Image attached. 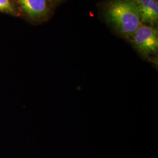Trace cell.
Masks as SVG:
<instances>
[{
    "label": "cell",
    "mask_w": 158,
    "mask_h": 158,
    "mask_svg": "<svg viewBox=\"0 0 158 158\" xmlns=\"http://www.w3.org/2000/svg\"><path fill=\"white\" fill-rule=\"evenodd\" d=\"M102 14L109 26L125 40H128L142 24L134 0H107Z\"/></svg>",
    "instance_id": "cell-1"
},
{
    "label": "cell",
    "mask_w": 158,
    "mask_h": 158,
    "mask_svg": "<svg viewBox=\"0 0 158 158\" xmlns=\"http://www.w3.org/2000/svg\"><path fill=\"white\" fill-rule=\"evenodd\" d=\"M128 40L143 58L155 62L158 51V32L156 27L142 23Z\"/></svg>",
    "instance_id": "cell-2"
},
{
    "label": "cell",
    "mask_w": 158,
    "mask_h": 158,
    "mask_svg": "<svg viewBox=\"0 0 158 158\" xmlns=\"http://www.w3.org/2000/svg\"><path fill=\"white\" fill-rule=\"evenodd\" d=\"M142 23L156 27L158 24V0H134Z\"/></svg>",
    "instance_id": "cell-3"
},
{
    "label": "cell",
    "mask_w": 158,
    "mask_h": 158,
    "mask_svg": "<svg viewBox=\"0 0 158 158\" xmlns=\"http://www.w3.org/2000/svg\"><path fill=\"white\" fill-rule=\"evenodd\" d=\"M23 11L30 18L39 20L48 15L51 11L48 0H17Z\"/></svg>",
    "instance_id": "cell-4"
},
{
    "label": "cell",
    "mask_w": 158,
    "mask_h": 158,
    "mask_svg": "<svg viewBox=\"0 0 158 158\" xmlns=\"http://www.w3.org/2000/svg\"><path fill=\"white\" fill-rule=\"evenodd\" d=\"M0 11L15 14L16 10L12 0H0Z\"/></svg>",
    "instance_id": "cell-5"
},
{
    "label": "cell",
    "mask_w": 158,
    "mask_h": 158,
    "mask_svg": "<svg viewBox=\"0 0 158 158\" xmlns=\"http://www.w3.org/2000/svg\"><path fill=\"white\" fill-rule=\"evenodd\" d=\"M54 3H55V4H58V3H59V2H62L63 0H52Z\"/></svg>",
    "instance_id": "cell-6"
}]
</instances>
